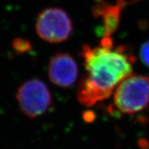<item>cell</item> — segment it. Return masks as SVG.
I'll return each mask as SVG.
<instances>
[{"label": "cell", "instance_id": "6", "mask_svg": "<svg viewBox=\"0 0 149 149\" xmlns=\"http://www.w3.org/2000/svg\"><path fill=\"white\" fill-rule=\"evenodd\" d=\"M123 3V1L121 0L116 5L113 6L101 0L94 6L93 13L94 15L103 18L104 37L111 38L112 34L117 29Z\"/></svg>", "mask_w": 149, "mask_h": 149}, {"label": "cell", "instance_id": "5", "mask_svg": "<svg viewBox=\"0 0 149 149\" xmlns=\"http://www.w3.org/2000/svg\"><path fill=\"white\" fill-rule=\"evenodd\" d=\"M78 65L66 53H59L52 57L48 66V75L51 82L59 87L68 88L76 81Z\"/></svg>", "mask_w": 149, "mask_h": 149}, {"label": "cell", "instance_id": "1", "mask_svg": "<svg viewBox=\"0 0 149 149\" xmlns=\"http://www.w3.org/2000/svg\"><path fill=\"white\" fill-rule=\"evenodd\" d=\"M85 74L77 91L81 104L92 107L110 97L114 89L131 75L135 57L124 47L113 48L112 38L104 37L100 47L83 46Z\"/></svg>", "mask_w": 149, "mask_h": 149}, {"label": "cell", "instance_id": "8", "mask_svg": "<svg viewBox=\"0 0 149 149\" xmlns=\"http://www.w3.org/2000/svg\"><path fill=\"white\" fill-rule=\"evenodd\" d=\"M140 57L142 63L149 67V41L146 42L141 46L140 50Z\"/></svg>", "mask_w": 149, "mask_h": 149}, {"label": "cell", "instance_id": "7", "mask_svg": "<svg viewBox=\"0 0 149 149\" xmlns=\"http://www.w3.org/2000/svg\"><path fill=\"white\" fill-rule=\"evenodd\" d=\"M13 47L19 53H25L31 49L29 41L23 39H16L13 43Z\"/></svg>", "mask_w": 149, "mask_h": 149}, {"label": "cell", "instance_id": "2", "mask_svg": "<svg viewBox=\"0 0 149 149\" xmlns=\"http://www.w3.org/2000/svg\"><path fill=\"white\" fill-rule=\"evenodd\" d=\"M114 105L123 113L134 115L145 110L149 105V78L133 74L116 87Z\"/></svg>", "mask_w": 149, "mask_h": 149}, {"label": "cell", "instance_id": "4", "mask_svg": "<svg viewBox=\"0 0 149 149\" xmlns=\"http://www.w3.org/2000/svg\"><path fill=\"white\" fill-rule=\"evenodd\" d=\"M17 100L22 113L33 119L47 111L51 104V94L45 83L39 79H31L19 87Z\"/></svg>", "mask_w": 149, "mask_h": 149}, {"label": "cell", "instance_id": "3", "mask_svg": "<svg viewBox=\"0 0 149 149\" xmlns=\"http://www.w3.org/2000/svg\"><path fill=\"white\" fill-rule=\"evenodd\" d=\"M36 31L41 39L49 43H60L70 37L72 24L63 9L49 8L42 11L37 17Z\"/></svg>", "mask_w": 149, "mask_h": 149}]
</instances>
